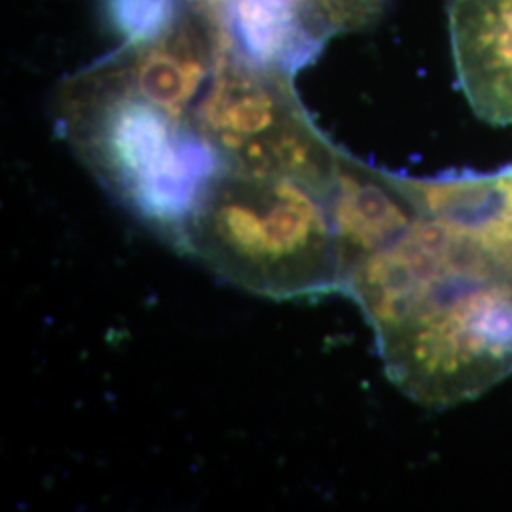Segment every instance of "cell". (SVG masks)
<instances>
[{
	"instance_id": "1",
	"label": "cell",
	"mask_w": 512,
	"mask_h": 512,
	"mask_svg": "<svg viewBox=\"0 0 512 512\" xmlns=\"http://www.w3.org/2000/svg\"><path fill=\"white\" fill-rule=\"evenodd\" d=\"M222 48L175 27L71 76L55 95L61 135L95 177L177 247L205 196L226 173L198 128L192 97Z\"/></svg>"
},
{
	"instance_id": "2",
	"label": "cell",
	"mask_w": 512,
	"mask_h": 512,
	"mask_svg": "<svg viewBox=\"0 0 512 512\" xmlns=\"http://www.w3.org/2000/svg\"><path fill=\"white\" fill-rule=\"evenodd\" d=\"M336 188L230 171L205 196L179 249L251 293L296 298L342 291Z\"/></svg>"
},
{
	"instance_id": "3",
	"label": "cell",
	"mask_w": 512,
	"mask_h": 512,
	"mask_svg": "<svg viewBox=\"0 0 512 512\" xmlns=\"http://www.w3.org/2000/svg\"><path fill=\"white\" fill-rule=\"evenodd\" d=\"M374 334L387 376L410 399L473 401L512 374V270L454 275Z\"/></svg>"
},
{
	"instance_id": "4",
	"label": "cell",
	"mask_w": 512,
	"mask_h": 512,
	"mask_svg": "<svg viewBox=\"0 0 512 512\" xmlns=\"http://www.w3.org/2000/svg\"><path fill=\"white\" fill-rule=\"evenodd\" d=\"M251 63L294 76L330 40L359 31L387 0H181Z\"/></svg>"
},
{
	"instance_id": "5",
	"label": "cell",
	"mask_w": 512,
	"mask_h": 512,
	"mask_svg": "<svg viewBox=\"0 0 512 512\" xmlns=\"http://www.w3.org/2000/svg\"><path fill=\"white\" fill-rule=\"evenodd\" d=\"M459 84L476 116L512 126V0H450Z\"/></svg>"
},
{
	"instance_id": "6",
	"label": "cell",
	"mask_w": 512,
	"mask_h": 512,
	"mask_svg": "<svg viewBox=\"0 0 512 512\" xmlns=\"http://www.w3.org/2000/svg\"><path fill=\"white\" fill-rule=\"evenodd\" d=\"M421 209L469 224L512 268V165L495 173L410 179Z\"/></svg>"
},
{
	"instance_id": "7",
	"label": "cell",
	"mask_w": 512,
	"mask_h": 512,
	"mask_svg": "<svg viewBox=\"0 0 512 512\" xmlns=\"http://www.w3.org/2000/svg\"><path fill=\"white\" fill-rule=\"evenodd\" d=\"M114 31L124 44H148L177 23L183 12L181 0H103Z\"/></svg>"
}]
</instances>
